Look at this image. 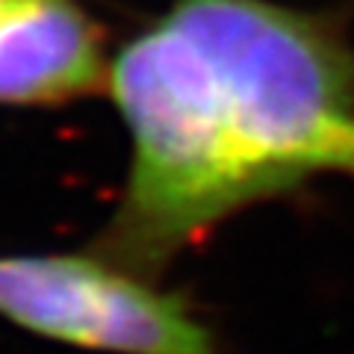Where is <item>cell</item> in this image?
Instances as JSON below:
<instances>
[{
	"label": "cell",
	"instance_id": "6da1fadb",
	"mask_svg": "<svg viewBox=\"0 0 354 354\" xmlns=\"http://www.w3.org/2000/svg\"><path fill=\"white\" fill-rule=\"evenodd\" d=\"M130 133L121 198L92 251L160 281L254 204L354 177V44L325 12L174 0L109 65Z\"/></svg>",
	"mask_w": 354,
	"mask_h": 354
},
{
	"label": "cell",
	"instance_id": "7a4b0ae2",
	"mask_svg": "<svg viewBox=\"0 0 354 354\" xmlns=\"http://www.w3.org/2000/svg\"><path fill=\"white\" fill-rule=\"evenodd\" d=\"M0 319L101 354H225L180 292L104 254H0Z\"/></svg>",
	"mask_w": 354,
	"mask_h": 354
},
{
	"label": "cell",
	"instance_id": "3957f363",
	"mask_svg": "<svg viewBox=\"0 0 354 354\" xmlns=\"http://www.w3.org/2000/svg\"><path fill=\"white\" fill-rule=\"evenodd\" d=\"M101 30L77 0H9L0 15V104H65L109 86Z\"/></svg>",
	"mask_w": 354,
	"mask_h": 354
},
{
	"label": "cell",
	"instance_id": "277c9868",
	"mask_svg": "<svg viewBox=\"0 0 354 354\" xmlns=\"http://www.w3.org/2000/svg\"><path fill=\"white\" fill-rule=\"evenodd\" d=\"M6 3H9V0H0V15H3V9H6Z\"/></svg>",
	"mask_w": 354,
	"mask_h": 354
}]
</instances>
